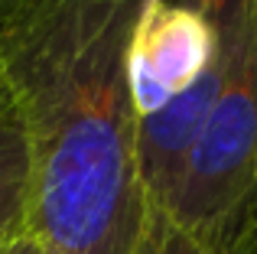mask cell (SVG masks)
Masks as SVG:
<instances>
[{"label": "cell", "instance_id": "1", "mask_svg": "<svg viewBox=\"0 0 257 254\" xmlns=\"http://www.w3.org/2000/svg\"><path fill=\"white\" fill-rule=\"evenodd\" d=\"M147 0H26L0 26V85L30 147L39 254H134L147 218L131 43Z\"/></svg>", "mask_w": 257, "mask_h": 254}, {"label": "cell", "instance_id": "2", "mask_svg": "<svg viewBox=\"0 0 257 254\" xmlns=\"http://www.w3.org/2000/svg\"><path fill=\"white\" fill-rule=\"evenodd\" d=\"M254 26L257 0H147L131 43L147 205H170L189 150L241 65Z\"/></svg>", "mask_w": 257, "mask_h": 254}, {"label": "cell", "instance_id": "3", "mask_svg": "<svg viewBox=\"0 0 257 254\" xmlns=\"http://www.w3.org/2000/svg\"><path fill=\"white\" fill-rule=\"evenodd\" d=\"M163 212L208 254H257V26Z\"/></svg>", "mask_w": 257, "mask_h": 254}, {"label": "cell", "instance_id": "4", "mask_svg": "<svg viewBox=\"0 0 257 254\" xmlns=\"http://www.w3.org/2000/svg\"><path fill=\"white\" fill-rule=\"evenodd\" d=\"M26 189H30V147L17 104L0 85V248L26 235Z\"/></svg>", "mask_w": 257, "mask_h": 254}, {"label": "cell", "instance_id": "5", "mask_svg": "<svg viewBox=\"0 0 257 254\" xmlns=\"http://www.w3.org/2000/svg\"><path fill=\"white\" fill-rule=\"evenodd\" d=\"M134 254H208V251L173 222L170 212L157 209V205H147L144 231L137 238Z\"/></svg>", "mask_w": 257, "mask_h": 254}, {"label": "cell", "instance_id": "6", "mask_svg": "<svg viewBox=\"0 0 257 254\" xmlns=\"http://www.w3.org/2000/svg\"><path fill=\"white\" fill-rule=\"evenodd\" d=\"M0 254H39V248L30 235H20V238H13L7 248H0Z\"/></svg>", "mask_w": 257, "mask_h": 254}, {"label": "cell", "instance_id": "7", "mask_svg": "<svg viewBox=\"0 0 257 254\" xmlns=\"http://www.w3.org/2000/svg\"><path fill=\"white\" fill-rule=\"evenodd\" d=\"M23 4H26V0H0V26H4Z\"/></svg>", "mask_w": 257, "mask_h": 254}]
</instances>
